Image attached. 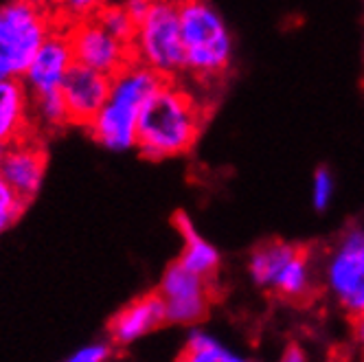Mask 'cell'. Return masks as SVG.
I'll use <instances>...</instances> for the list:
<instances>
[{
  "mask_svg": "<svg viewBox=\"0 0 364 362\" xmlns=\"http://www.w3.org/2000/svg\"><path fill=\"white\" fill-rule=\"evenodd\" d=\"M204 125V106L178 80H165L147 99L139 119L136 149L143 159L165 161L187 154Z\"/></svg>",
  "mask_w": 364,
  "mask_h": 362,
  "instance_id": "cell-1",
  "label": "cell"
},
{
  "mask_svg": "<svg viewBox=\"0 0 364 362\" xmlns=\"http://www.w3.org/2000/svg\"><path fill=\"white\" fill-rule=\"evenodd\" d=\"M165 80L151 68L129 62L112 77L106 103L86 127L92 141L110 151H127L136 147L139 119L147 99Z\"/></svg>",
  "mask_w": 364,
  "mask_h": 362,
  "instance_id": "cell-2",
  "label": "cell"
},
{
  "mask_svg": "<svg viewBox=\"0 0 364 362\" xmlns=\"http://www.w3.org/2000/svg\"><path fill=\"white\" fill-rule=\"evenodd\" d=\"M185 73L200 84H213L228 70L232 38L220 11L209 0H178Z\"/></svg>",
  "mask_w": 364,
  "mask_h": 362,
  "instance_id": "cell-3",
  "label": "cell"
},
{
  "mask_svg": "<svg viewBox=\"0 0 364 362\" xmlns=\"http://www.w3.org/2000/svg\"><path fill=\"white\" fill-rule=\"evenodd\" d=\"M64 24L55 11L33 0H7L0 5V80L22 77L38 48Z\"/></svg>",
  "mask_w": 364,
  "mask_h": 362,
  "instance_id": "cell-4",
  "label": "cell"
},
{
  "mask_svg": "<svg viewBox=\"0 0 364 362\" xmlns=\"http://www.w3.org/2000/svg\"><path fill=\"white\" fill-rule=\"evenodd\" d=\"M129 46L134 62L159 73L163 80H180L185 73V46L180 36L178 3L154 0L149 11L136 22Z\"/></svg>",
  "mask_w": 364,
  "mask_h": 362,
  "instance_id": "cell-5",
  "label": "cell"
},
{
  "mask_svg": "<svg viewBox=\"0 0 364 362\" xmlns=\"http://www.w3.org/2000/svg\"><path fill=\"white\" fill-rule=\"evenodd\" d=\"M252 281L288 301L305 299L311 290V266L305 248L288 242L262 244L248 262Z\"/></svg>",
  "mask_w": 364,
  "mask_h": 362,
  "instance_id": "cell-6",
  "label": "cell"
},
{
  "mask_svg": "<svg viewBox=\"0 0 364 362\" xmlns=\"http://www.w3.org/2000/svg\"><path fill=\"white\" fill-rule=\"evenodd\" d=\"M325 281L329 292L347 312L364 316V228H353L333 246Z\"/></svg>",
  "mask_w": 364,
  "mask_h": 362,
  "instance_id": "cell-7",
  "label": "cell"
},
{
  "mask_svg": "<svg viewBox=\"0 0 364 362\" xmlns=\"http://www.w3.org/2000/svg\"><path fill=\"white\" fill-rule=\"evenodd\" d=\"M66 31L77 64L114 77L129 62H134L129 42L112 36L95 16L66 24Z\"/></svg>",
  "mask_w": 364,
  "mask_h": 362,
  "instance_id": "cell-8",
  "label": "cell"
},
{
  "mask_svg": "<svg viewBox=\"0 0 364 362\" xmlns=\"http://www.w3.org/2000/svg\"><path fill=\"white\" fill-rule=\"evenodd\" d=\"M156 292L163 299L167 323L176 325H193L202 321L213 299L211 279L196 275L180 262H173L165 270Z\"/></svg>",
  "mask_w": 364,
  "mask_h": 362,
  "instance_id": "cell-9",
  "label": "cell"
},
{
  "mask_svg": "<svg viewBox=\"0 0 364 362\" xmlns=\"http://www.w3.org/2000/svg\"><path fill=\"white\" fill-rule=\"evenodd\" d=\"M44 141L46 139L42 134L31 132L5 145L3 156H0V176L27 202H31L40 193L46 176L48 151Z\"/></svg>",
  "mask_w": 364,
  "mask_h": 362,
  "instance_id": "cell-10",
  "label": "cell"
},
{
  "mask_svg": "<svg viewBox=\"0 0 364 362\" xmlns=\"http://www.w3.org/2000/svg\"><path fill=\"white\" fill-rule=\"evenodd\" d=\"M73 64H75V55H73L66 24H60L38 48V53L33 55L31 64L22 75V82L31 97L60 92Z\"/></svg>",
  "mask_w": 364,
  "mask_h": 362,
  "instance_id": "cell-11",
  "label": "cell"
},
{
  "mask_svg": "<svg viewBox=\"0 0 364 362\" xmlns=\"http://www.w3.org/2000/svg\"><path fill=\"white\" fill-rule=\"evenodd\" d=\"M112 86V77L84 64H73L62 84V99L70 125L88 127L106 103Z\"/></svg>",
  "mask_w": 364,
  "mask_h": 362,
  "instance_id": "cell-12",
  "label": "cell"
},
{
  "mask_svg": "<svg viewBox=\"0 0 364 362\" xmlns=\"http://www.w3.org/2000/svg\"><path fill=\"white\" fill-rule=\"evenodd\" d=\"M167 323L159 292H147L121 307L108 323V339L114 347H129Z\"/></svg>",
  "mask_w": 364,
  "mask_h": 362,
  "instance_id": "cell-13",
  "label": "cell"
},
{
  "mask_svg": "<svg viewBox=\"0 0 364 362\" xmlns=\"http://www.w3.org/2000/svg\"><path fill=\"white\" fill-rule=\"evenodd\" d=\"M36 132L31 117V95L22 77L0 80V145H9Z\"/></svg>",
  "mask_w": 364,
  "mask_h": 362,
  "instance_id": "cell-14",
  "label": "cell"
},
{
  "mask_svg": "<svg viewBox=\"0 0 364 362\" xmlns=\"http://www.w3.org/2000/svg\"><path fill=\"white\" fill-rule=\"evenodd\" d=\"M173 224H176L178 233L182 235V244H185V246H182L180 257H178V262L185 268L193 270L196 275H202L206 279H213V275L220 268V252H218V248L209 240H204L200 235L187 213H176Z\"/></svg>",
  "mask_w": 364,
  "mask_h": 362,
  "instance_id": "cell-15",
  "label": "cell"
},
{
  "mask_svg": "<svg viewBox=\"0 0 364 362\" xmlns=\"http://www.w3.org/2000/svg\"><path fill=\"white\" fill-rule=\"evenodd\" d=\"M180 360L189 362H240L242 356H237L232 349L215 341L211 334L193 329L187 336V343L182 347Z\"/></svg>",
  "mask_w": 364,
  "mask_h": 362,
  "instance_id": "cell-16",
  "label": "cell"
},
{
  "mask_svg": "<svg viewBox=\"0 0 364 362\" xmlns=\"http://www.w3.org/2000/svg\"><path fill=\"white\" fill-rule=\"evenodd\" d=\"M95 18L106 27L112 36H117L119 40H125V42H132V36H134V29H136V20L129 16V11L121 5H114V3H106L103 5Z\"/></svg>",
  "mask_w": 364,
  "mask_h": 362,
  "instance_id": "cell-17",
  "label": "cell"
},
{
  "mask_svg": "<svg viewBox=\"0 0 364 362\" xmlns=\"http://www.w3.org/2000/svg\"><path fill=\"white\" fill-rule=\"evenodd\" d=\"M29 206L27 200H22L7 180L0 176V233L9 230L24 213V209Z\"/></svg>",
  "mask_w": 364,
  "mask_h": 362,
  "instance_id": "cell-18",
  "label": "cell"
},
{
  "mask_svg": "<svg viewBox=\"0 0 364 362\" xmlns=\"http://www.w3.org/2000/svg\"><path fill=\"white\" fill-rule=\"evenodd\" d=\"M108 0H58L55 14L64 24H70L75 20L92 18Z\"/></svg>",
  "mask_w": 364,
  "mask_h": 362,
  "instance_id": "cell-19",
  "label": "cell"
},
{
  "mask_svg": "<svg viewBox=\"0 0 364 362\" xmlns=\"http://www.w3.org/2000/svg\"><path fill=\"white\" fill-rule=\"evenodd\" d=\"M336 193V183H333V176L329 169H318L311 178V204L316 206L318 211H325L327 206L331 204Z\"/></svg>",
  "mask_w": 364,
  "mask_h": 362,
  "instance_id": "cell-20",
  "label": "cell"
},
{
  "mask_svg": "<svg viewBox=\"0 0 364 362\" xmlns=\"http://www.w3.org/2000/svg\"><path fill=\"white\" fill-rule=\"evenodd\" d=\"M112 351H114V345L112 341H97V343H90V345H84L82 349H77L68 360L70 362H106L112 358Z\"/></svg>",
  "mask_w": 364,
  "mask_h": 362,
  "instance_id": "cell-21",
  "label": "cell"
},
{
  "mask_svg": "<svg viewBox=\"0 0 364 362\" xmlns=\"http://www.w3.org/2000/svg\"><path fill=\"white\" fill-rule=\"evenodd\" d=\"M151 5H154V0H123V7L129 11V16H132L136 22L149 11Z\"/></svg>",
  "mask_w": 364,
  "mask_h": 362,
  "instance_id": "cell-22",
  "label": "cell"
},
{
  "mask_svg": "<svg viewBox=\"0 0 364 362\" xmlns=\"http://www.w3.org/2000/svg\"><path fill=\"white\" fill-rule=\"evenodd\" d=\"M355 321V327H353V334H355V341L362 345V349H364V316H358V319H353Z\"/></svg>",
  "mask_w": 364,
  "mask_h": 362,
  "instance_id": "cell-23",
  "label": "cell"
},
{
  "mask_svg": "<svg viewBox=\"0 0 364 362\" xmlns=\"http://www.w3.org/2000/svg\"><path fill=\"white\" fill-rule=\"evenodd\" d=\"M33 3L44 9H50V11H55V7H58V0H33Z\"/></svg>",
  "mask_w": 364,
  "mask_h": 362,
  "instance_id": "cell-24",
  "label": "cell"
},
{
  "mask_svg": "<svg viewBox=\"0 0 364 362\" xmlns=\"http://www.w3.org/2000/svg\"><path fill=\"white\" fill-rule=\"evenodd\" d=\"M296 351H299L296 347H294V349L290 347V349H288V353H285L283 358H285V360H305V356H303V353H296Z\"/></svg>",
  "mask_w": 364,
  "mask_h": 362,
  "instance_id": "cell-25",
  "label": "cell"
},
{
  "mask_svg": "<svg viewBox=\"0 0 364 362\" xmlns=\"http://www.w3.org/2000/svg\"><path fill=\"white\" fill-rule=\"evenodd\" d=\"M3 149H5V145H0V156H3Z\"/></svg>",
  "mask_w": 364,
  "mask_h": 362,
  "instance_id": "cell-26",
  "label": "cell"
},
{
  "mask_svg": "<svg viewBox=\"0 0 364 362\" xmlns=\"http://www.w3.org/2000/svg\"><path fill=\"white\" fill-rule=\"evenodd\" d=\"M173 3H178V0H173Z\"/></svg>",
  "mask_w": 364,
  "mask_h": 362,
  "instance_id": "cell-27",
  "label": "cell"
}]
</instances>
